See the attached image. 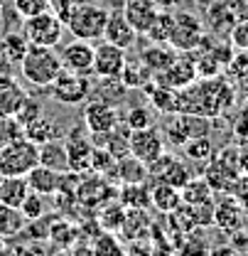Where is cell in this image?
Instances as JSON below:
<instances>
[{
    "mask_svg": "<svg viewBox=\"0 0 248 256\" xmlns=\"http://www.w3.org/2000/svg\"><path fill=\"white\" fill-rule=\"evenodd\" d=\"M236 104V86L221 74L209 79H194L189 86L180 89V111L199 114L207 118L224 116Z\"/></svg>",
    "mask_w": 248,
    "mask_h": 256,
    "instance_id": "1",
    "label": "cell"
},
{
    "mask_svg": "<svg viewBox=\"0 0 248 256\" xmlns=\"http://www.w3.org/2000/svg\"><path fill=\"white\" fill-rule=\"evenodd\" d=\"M108 8L101 2L91 0H76L64 20V30L71 32V37L76 40H101L106 30V20H108Z\"/></svg>",
    "mask_w": 248,
    "mask_h": 256,
    "instance_id": "2",
    "label": "cell"
},
{
    "mask_svg": "<svg viewBox=\"0 0 248 256\" xmlns=\"http://www.w3.org/2000/svg\"><path fill=\"white\" fill-rule=\"evenodd\" d=\"M22 69V79H27L32 86H49L59 72H62V57L54 52V47H39V44H30L27 54L20 62Z\"/></svg>",
    "mask_w": 248,
    "mask_h": 256,
    "instance_id": "3",
    "label": "cell"
},
{
    "mask_svg": "<svg viewBox=\"0 0 248 256\" xmlns=\"http://www.w3.org/2000/svg\"><path fill=\"white\" fill-rule=\"evenodd\" d=\"M209 130H212V118L199 114L177 111V114H167L162 121V136L172 146H182L194 136H209Z\"/></svg>",
    "mask_w": 248,
    "mask_h": 256,
    "instance_id": "4",
    "label": "cell"
},
{
    "mask_svg": "<svg viewBox=\"0 0 248 256\" xmlns=\"http://www.w3.org/2000/svg\"><path fill=\"white\" fill-rule=\"evenodd\" d=\"M37 162H39V146L20 136L17 140H12L0 150V178L27 175Z\"/></svg>",
    "mask_w": 248,
    "mask_h": 256,
    "instance_id": "5",
    "label": "cell"
},
{
    "mask_svg": "<svg viewBox=\"0 0 248 256\" xmlns=\"http://www.w3.org/2000/svg\"><path fill=\"white\" fill-rule=\"evenodd\" d=\"M207 34L204 20L192 12V10H175V22H172V32H170V44L177 52H194L202 40Z\"/></svg>",
    "mask_w": 248,
    "mask_h": 256,
    "instance_id": "6",
    "label": "cell"
},
{
    "mask_svg": "<svg viewBox=\"0 0 248 256\" xmlns=\"http://www.w3.org/2000/svg\"><path fill=\"white\" fill-rule=\"evenodd\" d=\"M64 22L62 18L52 10L37 12L32 18H22V34L27 37L30 44H39V47H57L62 42Z\"/></svg>",
    "mask_w": 248,
    "mask_h": 256,
    "instance_id": "7",
    "label": "cell"
},
{
    "mask_svg": "<svg viewBox=\"0 0 248 256\" xmlns=\"http://www.w3.org/2000/svg\"><path fill=\"white\" fill-rule=\"evenodd\" d=\"M91 76L86 74H74V72H66L62 69L59 76L44 86L49 98H54L57 104H69V106H76V104H84L89 94H91Z\"/></svg>",
    "mask_w": 248,
    "mask_h": 256,
    "instance_id": "8",
    "label": "cell"
},
{
    "mask_svg": "<svg viewBox=\"0 0 248 256\" xmlns=\"http://www.w3.org/2000/svg\"><path fill=\"white\" fill-rule=\"evenodd\" d=\"M74 194H76V202H79L84 210H98L101 204L116 200L118 185H113V180L101 178V175H96V172H93V175L86 172V175H81V180H79Z\"/></svg>",
    "mask_w": 248,
    "mask_h": 256,
    "instance_id": "9",
    "label": "cell"
},
{
    "mask_svg": "<svg viewBox=\"0 0 248 256\" xmlns=\"http://www.w3.org/2000/svg\"><path fill=\"white\" fill-rule=\"evenodd\" d=\"M64 148H66V162L71 172L86 175L91 172V153H93V143H91V133L89 128L76 126L71 128L64 138Z\"/></svg>",
    "mask_w": 248,
    "mask_h": 256,
    "instance_id": "10",
    "label": "cell"
},
{
    "mask_svg": "<svg viewBox=\"0 0 248 256\" xmlns=\"http://www.w3.org/2000/svg\"><path fill=\"white\" fill-rule=\"evenodd\" d=\"M165 136H162V128H157L155 124L148 128H138V130H130V156L138 158L140 162L150 165L155 158H160L165 153Z\"/></svg>",
    "mask_w": 248,
    "mask_h": 256,
    "instance_id": "11",
    "label": "cell"
},
{
    "mask_svg": "<svg viewBox=\"0 0 248 256\" xmlns=\"http://www.w3.org/2000/svg\"><path fill=\"white\" fill-rule=\"evenodd\" d=\"M84 126L89 128L91 133H106L113 126H118L123 121L121 108L113 104H106L101 98H86L84 101V111H81Z\"/></svg>",
    "mask_w": 248,
    "mask_h": 256,
    "instance_id": "12",
    "label": "cell"
},
{
    "mask_svg": "<svg viewBox=\"0 0 248 256\" xmlns=\"http://www.w3.org/2000/svg\"><path fill=\"white\" fill-rule=\"evenodd\" d=\"M248 212L244 210V204L239 202L236 194L231 192H219L217 200H214V224H217L221 232H234V229H241L246 224Z\"/></svg>",
    "mask_w": 248,
    "mask_h": 256,
    "instance_id": "13",
    "label": "cell"
},
{
    "mask_svg": "<svg viewBox=\"0 0 248 256\" xmlns=\"http://www.w3.org/2000/svg\"><path fill=\"white\" fill-rule=\"evenodd\" d=\"M128 60V50L103 40L93 47V76H118Z\"/></svg>",
    "mask_w": 248,
    "mask_h": 256,
    "instance_id": "14",
    "label": "cell"
},
{
    "mask_svg": "<svg viewBox=\"0 0 248 256\" xmlns=\"http://www.w3.org/2000/svg\"><path fill=\"white\" fill-rule=\"evenodd\" d=\"M197 79V64H194V54L192 52H180L177 60L170 64L165 72L155 74V82L170 89H185Z\"/></svg>",
    "mask_w": 248,
    "mask_h": 256,
    "instance_id": "15",
    "label": "cell"
},
{
    "mask_svg": "<svg viewBox=\"0 0 248 256\" xmlns=\"http://www.w3.org/2000/svg\"><path fill=\"white\" fill-rule=\"evenodd\" d=\"M148 172L153 180H162L167 185H175V188H182L187 180L192 178V170L187 168L185 160H180L172 153H162L160 158H155L148 165Z\"/></svg>",
    "mask_w": 248,
    "mask_h": 256,
    "instance_id": "16",
    "label": "cell"
},
{
    "mask_svg": "<svg viewBox=\"0 0 248 256\" xmlns=\"http://www.w3.org/2000/svg\"><path fill=\"white\" fill-rule=\"evenodd\" d=\"M62 66L74 74L93 76V44L89 40H76L62 47Z\"/></svg>",
    "mask_w": 248,
    "mask_h": 256,
    "instance_id": "17",
    "label": "cell"
},
{
    "mask_svg": "<svg viewBox=\"0 0 248 256\" xmlns=\"http://www.w3.org/2000/svg\"><path fill=\"white\" fill-rule=\"evenodd\" d=\"M103 40L130 50L135 42H138V30L128 22V18L123 15V10H111L108 12V20H106V30H103Z\"/></svg>",
    "mask_w": 248,
    "mask_h": 256,
    "instance_id": "18",
    "label": "cell"
},
{
    "mask_svg": "<svg viewBox=\"0 0 248 256\" xmlns=\"http://www.w3.org/2000/svg\"><path fill=\"white\" fill-rule=\"evenodd\" d=\"M25 180H27L30 190L42 194V197H52L54 192H59V188H62V172L52 170V168H47L42 162H37L32 168L30 172L25 175Z\"/></svg>",
    "mask_w": 248,
    "mask_h": 256,
    "instance_id": "19",
    "label": "cell"
},
{
    "mask_svg": "<svg viewBox=\"0 0 248 256\" xmlns=\"http://www.w3.org/2000/svg\"><path fill=\"white\" fill-rule=\"evenodd\" d=\"M177 54H180V52H177L170 42H148V44L140 50V60L153 72V76L160 74V72H165L170 64L177 60Z\"/></svg>",
    "mask_w": 248,
    "mask_h": 256,
    "instance_id": "20",
    "label": "cell"
},
{
    "mask_svg": "<svg viewBox=\"0 0 248 256\" xmlns=\"http://www.w3.org/2000/svg\"><path fill=\"white\" fill-rule=\"evenodd\" d=\"M22 136L32 140L34 146H42V143H47V140H54V138H62V126L57 124V118L54 116H44V114H39V116H34L32 121H27L25 126H22Z\"/></svg>",
    "mask_w": 248,
    "mask_h": 256,
    "instance_id": "21",
    "label": "cell"
},
{
    "mask_svg": "<svg viewBox=\"0 0 248 256\" xmlns=\"http://www.w3.org/2000/svg\"><path fill=\"white\" fill-rule=\"evenodd\" d=\"M157 12H160V8H157L155 0H125L123 2V15L138 30V34H145V30L150 28Z\"/></svg>",
    "mask_w": 248,
    "mask_h": 256,
    "instance_id": "22",
    "label": "cell"
},
{
    "mask_svg": "<svg viewBox=\"0 0 248 256\" xmlns=\"http://www.w3.org/2000/svg\"><path fill=\"white\" fill-rule=\"evenodd\" d=\"M27 96L30 94L22 89V84L15 76L0 79V116H15Z\"/></svg>",
    "mask_w": 248,
    "mask_h": 256,
    "instance_id": "23",
    "label": "cell"
},
{
    "mask_svg": "<svg viewBox=\"0 0 248 256\" xmlns=\"http://www.w3.org/2000/svg\"><path fill=\"white\" fill-rule=\"evenodd\" d=\"M150 204L155 207L160 214H170L182 204V194L180 188L167 185L162 180H150Z\"/></svg>",
    "mask_w": 248,
    "mask_h": 256,
    "instance_id": "24",
    "label": "cell"
},
{
    "mask_svg": "<svg viewBox=\"0 0 248 256\" xmlns=\"http://www.w3.org/2000/svg\"><path fill=\"white\" fill-rule=\"evenodd\" d=\"M116 200L125 210H148L150 207V180H145V182H121Z\"/></svg>",
    "mask_w": 248,
    "mask_h": 256,
    "instance_id": "25",
    "label": "cell"
},
{
    "mask_svg": "<svg viewBox=\"0 0 248 256\" xmlns=\"http://www.w3.org/2000/svg\"><path fill=\"white\" fill-rule=\"evenodd\" d=\"M150 226H153V220H150L148 210H125V220L118 234H123L125 242L150 239Z\"/></svg>",
    "mask_w": 248,
    "mask_h": 256,
    "instance_id": "26",
    "label": "cell"
},
{
    "mask_svg": "<svg viewBox=\"0 0 248 256\" xmlns=\"http://www.w3.org/2000/svg\"><path fill=\"white\" fill-rule=\"evenodd\" d=\"M98 82L91 84V94L89 98H101L106 104H113V106H121V101L125 98V94L130 92L118 76H96Z\"/></svg>",
    "mask_w": 248,
    "mask_h": 256,
    "instance_id": "27",
    "label": "cell"
},
{
    "mask_svg": "<svg viewBox=\"0 0 248 256\" xmlns=\"http://www.w3.org/2000/svg\"><path fill=\"white\" fill-rule=\"evenodd\" d=\"M30 185L25 180V175H10V178H0V202L10 204V207H17L22 204V200L27 197Z\"/></svg>",
    "mask_w": 248,
    "mask_h": 256,
    "instance_id": "28",
    "label": "cell"
},
{
    "mask_svg": "<svg viewBox=\"0 0 248 256\" xmlns=\"http://www.w3.org/2000/svg\"><path fill=\"white\" fill-rule=\"evenodd\" d=\"M123 220H125V207L118 200H111V202H106V204H101V207L96 210V224H98V229H103V232L118 234L121 226H123Z\"/></svg>",
    "mask_w": 248,
    "mask_h": 256,
    "instance_id": "29",
    "label": "cell"
},
{
    "mask_svg": "<svg viewBox=\"0 0 248 256\" xmlns=\"http://www.w3.org/2000/svg\"><path fill=\"white\" fill-rule=\"evenodd\" d=\"M118 79L123 82L128 89H143L148 82H153L155 76H153V72L143 64V60L140 57H135V60H125L123 64V72L118 74Z\"/></svg>",
    "mask_w": 248,
    "mask_h": 256,
    "instance_id": "30",
    "label": "cell"
},
{
    "mask_svg": "<svg viewBox=\"0 0 248 256\" xmlns=\"http://www.w3.org/2000/svg\"><path fill=\"white\" fill-rule=\"evenodd\" d=\"M150 104H153V108H155L160 116H167V114H177L180 111V92L177 89H170V86H162V84H157L150 89Z\"/></svg>",
    "mask_w": 248,
    "mask_h": 256,
    "instance_id": "31",
    "label": "cell"
},
{
    "mask_svg": "<svg viewBox=\"0 0 248 256\" xmlns=\"http://www.w3.org/2000/svg\"><path fill=\"white\" fill-rule=\"evenodd\" d=\"M27 50H30V42H27V37L22 34V30L20 32L10 30L0 37V54H2L5 60H10L12 64L22 62V57L27 54Z\"/></svg>",
    "mask_w": 248,
    "mask_h": 256,
    "instance_id": "32",
    "label": "cell"
},
{
    "mask_svg": "<svg viewBox=\"0 0 248 256\" xmlns=\"http://www.w3.org/2000/svg\"><path fill=\"white\" fill-rule=\"evenodd\" d=\"M39 162L52 168V170H69V162H66V148H64V136L62 138H54V140H47L39 146Z\"/></svg>",
    "mask_w": 248,
    "mask_h": 256,
    "instance_id": "33",
    "label": "cell"
},
{
    "mask_svg": "<svg viewBox=\"0 0 248 256\" xmlns=\"http://www.w3.org/2000/svg\"><path fill=\"white\" fill-rule=\"evenodd\" d=\"M116 180H118V185L121 182H145V180H150L148 165L140 162L138 158H133V156H125V158L118 160Z\"/></svg>",
    "mask_w": 248,
    "mask_h": 256,
    "instance_id": "34",
    "label": "cell"
},
{
    "mask_svg": "<svg viewBox=\"0 0 248 256\" xmlns=\"http://www.w3.org/2000/svg\"><path fill=\"white\" fill-rule=\"evenodd\" d=\"M180 194H182V202L185 204H202V202H209V200H214V190H212V185L204 180V175L202 178H189L185 185L180 188Z\"/></svg>",
    "mask_w": 248,
    "mask_h": 256,
    "instance_id": "35",
    "label": "cell"
},
{
    "mask_svg": "<svg viewBox=\"0 0 248 256\" xmlns=\"http://www.w3.org/2000/svg\"><path fill=\"white\" fill-rule=\"evenodd\" d=\"M25 224H27V220L22 217V212L17 207L0 202V236L2 239H12V236L22 234Z\"/></svg>",
    "mask_w": 248,
    "mask_h": 256,
    "instance_id": "36",
    "label": "cell"
},
{
    "mask_svg": "<svg viewBox=\"0 0 248 256\" xmlns=\"http://www.w3.org/2000/svg\"><path fill=\"white\" fill-rule=\"evenodd\" d=\"M113 158H125V156H130V128L125 126L123 121L118 124V126H113L108 130V136H106V146H103Z\"/></svg>",
    "mask_w": 248,
    "mask_h": 256,
    "instance_id": "37",
    "label": "cell"
},
{
    "mask_svg": "<svg viewBox=\"0 0 248 256\" xmlns=\"http://www.w3.org/2000/svg\"><path fill=\"white\" fill-rule=\"evenodd\" d=\"M47 239H52L57 246L62 249H71V244L79 239V229L69 220H49V232Z\"/></svg>",
    "mask_w": 248,
    "mask_h": 256,
    "instance_id": "38",
    "label": "cell"
},
{
    "mask_svg": "<svg viewBox=\"0 0 248 256\" xmlns=\"http://www.w3.org/2000/svg\"><path fill=\"white\" fill-rule=\"evenodd\" d=\"M172 22H175V10H160L143 37L148 42H167L172 32Z\"/></svg>",
    "mask_w": 248,
    "mask_h": 256,
    "instance_id": "39",
    "label": "cell"
},
{
    "mask_svg": "<svg viewBox=\"0 0 248 256\" xmlns=\"http://www.w3.org/2000/svg\"><path fill=\"white\" fill-rule=\"evenodd\" d=\"M182 150H185L187 158L194 160V162H207L214 156V143H212L209 136H194L187 143H182Z\"/></svg>",
    "mask_w": 248,
    "mask_h": 256,
    "instance_id": "40",
    "label": "cell"
},
{
    "mask_svg": "<svg viewBox=\"0 0 248 256\" xmlns=\"http://www.w3.org/2000/svg\"><path fill=\"white\" fill-rule=\"evenodd\" d=\"M116 168H118V158H113L106 148H93L91 153V172L116 180Z\"/></svg>",
    "mask_w": 248,
    "mask_h": 256,
    "instance_id": "41",
    "label": "cell"
},
{
    "mask_svg": "<svg viewBox=\"0 0 248 256\" xmlns=\"http://www.w3.org/2000/svg\"><path fill=\"white\" fill-rule=\"evenodd\" d=\"M207 20H209L212 32H217V34H229L231 28L224 25V20H231V22H234V12H231V8H229L226 2H212L209 10H207Z\"/></svg>",
    "mask_w": 248,
    "mask_h": 256,
    "instance_id": "42",
    "label": "cell"
},
{
    "mask_svg": "<svg viewBox=\"0 0 248 256\" xmlns=\"http://www.w3.org/2000/svg\"><path fill=\"white\" fill-rule=\"evenodd\" d=\"M91 254H123L125 246L118 242V236L113 234V232H98V234H93L91 236Z\"/></svg>",
    "mask_w": 248,
    "mask_h": 256,
    "instance_id": "43",
    "label": "cell"
},
{
    "mask_svg": "<svg viewBox=\"0 0 248 256\" xmlns=\"http://www.w3.org/2000/svg\"><path fill=\"white\" fill-rule=\"evenodd\" d=\"M123 124L130 128V130H138V128L153 126L155 118H153V111H150L148 106H130L123 114Z\"/></svg>",
    "mask_w": 248,
    "mask_h": 256,
    "instance_id": "44",
    "label": "cell"
},
{
    "mask_svg": "<svg viewBox=\"0 0 248 256\" xmlns=\"http://www.w3.org/2000/svg\"><path fill=\"white\" fill-rule=\"evenodd\" d=\"M22 136V124L15 116H0V150Z\"/></svg>",
    "mask_w": 248,
    "mask_h": 256,
    "instance_id": "45",
    "label": "cell"
},
{
    "mask_svg": "<svg viewBox=\"0 0 248 256\" xmlns=\"http://www.w3.org/2000/svg\"><path fill=\"white\" fill-rule=\"evenodd\" d=\"M20 212H22V217L27 220V222H34V220H39V217H44V200H42V194H37V192H27V197L22 200V204H20Z\"/></svg>",
    "mask_w": 248,
    "mask_h": 256,
    "instance_id": "46",
    "label": "cell"
},
{
    "mask_svg": "<svg viewBox=\"0 0 248 256\" xmlns=\"http://www.w3.org/2000/svg\"><path fill=\"white\" fill-rule=\"evenodd\" d=\"M10 2L20 18H32L37 12L49 10V0H10Z\"/></svg>",
    "mask_w": 248,
    "mask_h": 256,
    "instance_id": "47",
    "label": "cell"
},
{
    "mask_svg": "<svg viewBox=\"0 0 248 256\" xmlns=\"http://www.w3.org/2000/svg\"><path fill=\"white\" fill-rule=\"evenodd\" d=\"M229 42L234 50H246L248 52V20H241L236 22L231 32H229Z\"/></svg>",
    "mask_w": 248,
    "mask_h": 256,
    "instance_id": "48",
    "label": "cell"
},
{
    "mask_svg": "<svg viewBox=\"0 0 248 256\" xmlns=\"http://www.w3.org/2000/svg\"><path fill=\"white\" fill-rule=\"evenodd\" d=\"M39 114H42V104H39L37 98L27 96V98H25V104L20 106V111L15 114V118H17V121L25 126L27 121H32V118H34V116H39Z\"/></svg>",
    "mask_w": 248,
    "mask_h": 256,
    "instance_id": "49",
    "label": "cell"
},
{
    "mask_svg": "<svg viewBox=\"0 0 248 256\" xmlns=\"http://www.w3.org/2000/svg\"><path fill=\"white\" fill-rule=\"evenodd\" d=\"M229 246L234 249V254H241V252H248V232L241 226V229H234L229 232Z\"/></svg>",
    "mask_w": 248,
    "mask_h": 256,
    "instance_id": "50",
    "label": "cell"
},
{
    "mask_svg": "<svg viewBox=\"0 0 248 256\" xmlns=\"http://www.w3.org/2000/svg\"><path fill=\"white\" fill-rule=\"evenodd\" d=\"M234 143H236V146L248 143V114L246 111L234 121Z\"/></svg>",
    "mask_w": 248,
    "mask_h": 256,
    "instance_id": "51",
    "label": "cell"
},
{
    "mask_svg": "<svg viewBox=\"0 0 248 256\" xmlns=\"http://www.w3.org/2000/svg\"><path fill=\"white\" fill-rule=\"evenodd\" d=\"M74 2H76V0H49V10H52V12H57V15L62 18V22H64Z\"/></svg>",
    "mask_w": 248,
    "mask_h": 256,
    "instance_id": "52",
    "label": "cell"
},
{
    "mask_svg": "<svg viewBox=\"0 0 248 256\" xmlns=\"http://www.w3.org/2000/svg\"><path fill=\"white\" fill-rule=\"evenodd\" d=\"M234 79H236V94L241 96L244 101H248V69L241 72L239 76H234Z\"/></svg>",
    "mask_w": 248,
    "mask_h": 256,
    "instance_id": "53",
    "label": "cell"
},
{
    "mask_svg": "<svg viewBox=\"0 0 248 256\" xmlns=\"http://www.w3.org/2000/svg\"><path fill=\"white\" fill-rule=\"evenodd\" d=\"M239 170L248 175V143L239 146Z\"/></svg>",
    "mask_w": 248,
    "mask_h": 256,
    "instance_id": "54",
    "label": "cell"
},
{
    "mask_svg": "<svg viewBox=\"0 0 248 256\" xmlns=\"http://www.w3.org/2000/svg\"><path fill=\"white\" fill-rule=\"evenodd\" d=\"M5 76H15V64L0 54V79H5Z\"/></svg>",
    "mask_w": 248,
    "mask_h": 256,
    "instance_id": "55",
    "label": "cell"
},
{
    "mask_svg": "<svg viewBox=\"0 0 248 256\" xmlns=\"http://www.w3.org/2000/svg\"><path fill=\"white\" fill-rule=\"evenodd\" d=\"M155 2H157L160 10H177L182 0H155Z\"/></svg>",
    "mask_w": 248,
    "mask_h": 256,
    "instance_id": "56",
    "label": "cell"
},
{
    "mask_svg": "<svg viewBox=\"0 0 248 256\" xmlns=\"http://www.w3.org/2000/svg\"><path fill=\"white\" fill-rule=\"evenodd\" d=\"M5 2H7V0H0V10H2V8H5Z\"/></svg>",
    "mask_w": 248,
    "mask_h": 256,
    "instance_id": "57",
    "label": "cell"
},
{
    "mask_svg": "<svg viewBox=\"0 0 248 256\" xmlns=\"http://www.w3.org/2000/svg\"><path fill=\"white\" fill-rule=\"evenodd\" d=\"M91 2H101V5H103V2H106V0H91Z\"/></svg>",
    "mask_w": 248,
    "mask_h": 256,
    "instance_id": "58",
    "label": "cell"
}]
</instances>
